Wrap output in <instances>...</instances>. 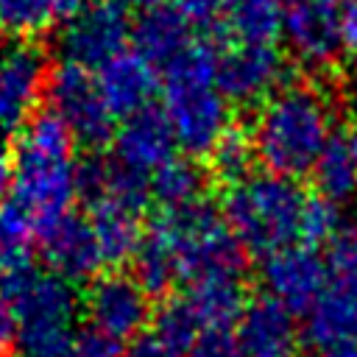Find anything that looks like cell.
<instances>
[{
	"label": "cell",
	"mask_w": 357,
	"mask_h": 357,
	"mask_svg": "<svg viewBox=\"0 0 357 357\" xmlns=\"http://www.w3.org/2000/svg\"><path fill=\"white\" fill-rule=\"evenodd\" d=\"M335 131V106L326 89L310 81H287L268 95L248 128L257 162L276 176L312 173Z\"/></svg>",
	"instance_id": "6da1fadb"
},
{
	"label": "cell",
	"mask_w": 357,
	"mask_h": 357,
	"mask_svg": "<svg viewBox=\"0 0 357 357\" xmlns=\"http://www.w3.org/2000/svg\"><path fill=\"white\" fill-rule=\"evenodd\" d=\"M220 50L209 39H195L173 64L162 70V100L176 145L187 156H209L231 126V103L218 86Z\"/></svg>",
	"instance_id": "7a4b0ae2"
},
{
	"label": "cell",
	"mask_w": 357,
	"mask_h": 357,
	"mask_svg": "<svg viewBox=\"0 0 357 357\" xmlns=\"http://www.w3.org/2000/svg\"><path fill=\"white\" fill-rule=\"evenodd\" d=\"M310 195L296 178L276 173H251L229 184L220 212L240 245L254 257H268L287 245H301V220Z\"/></svg>",
	"instance_id": "3957f363"
},
{
	"label": "cell",
	"mask_w": 357,
	"mask_h": 357,
	"mask_svg": "<svg viewBox=\"0 0 357 357\" xmlns=\"http://www.w3.org/2000/svg\"><path fill=\"white\" fill-rule=\"evenodd\" d=\"M73 148L75 139L70 128L53 112H39L20 134L14 153V198L31 209L39 223L70 212V204L78 198V162H73Z\"/></svg>",
	"instance_id": "277c9868"
},
{
	"label": "cell",
	"mask_w": 357,
	"mask_h": 357,
	"mask_svg": "<svg viewBox=\"0 0 357 357\" xmlns=\"http://www.w3.org/2000/svg\"><path fill=\"white\" fill-rule=\"evenodd\" d=\"M17 357H67L78 337L81 298L53 271L33 273L14 298Z\"/></svg>",
	"instance_id": "5b68a950"
},
{
	"label": "cell",
	"mask_w": 357,
	"mask_h": 357,
	"mask_svg": "<svg viewBox=\"0 0 357 357\" xmlns=\"http://www.w3.org/2000/svg\"><path fill=\"white\" fill-rule=\"evenodd\" d=\"M178 259L181 279L198 282L209 276H243L248 251L240 245L220 206L201 198L184 209L162 212Z\"/></svg>",
	"instance_id": "8992f818"
},
{
	"label": "cell",
	"mask_w": 357,
	"mask_h": 357,
	"mask_svg": "<svg viewBox=\"0 0 357 357\" xmlns=\"http://www.w3.org/2000/svg\"><path fill=\"white\" fill-rule=\"evenodd\" d=\"M50 56L36 39H0V142L17 137L39 114Z\"/></svg>",
	"instance_id": "52a82bcc"
},
{
	"label": "cell",
	"mask_w": 357,
	"mask_h": 357,
	"mask_svg": "<svg viewBox=\"0 0 357 357\" xmlns=\"http://www.w3.org/2000/svg\"><path fill=\"white\" fill-rule=\"evenodd\" d=\"M45 95L50 100V112L70 128L75 145L95 151L114 137L117 120L109 112L92 70L61 61L56 70H50Z\"/></svg>",
	"instance_id": "ba28073f"
},
{
	"label": "cell",
	"mask_w": 357,
	"mask_h": 357,
	"mask_svg": "<svg viewBox=\"0 0 357 357\" xmlns=\"http://www.w3.org/2000/svg\"><path fill=\"white\" fill-rule=\"evenodd\" d=\"M282 39L307 70H332L343 53V0H282Z\"/></svg>",
	"instance_id": "9c48e42d"
},
{
	"label": "cell",
	"mask_w": 357,
	"mask_h": 357,
	"mask_svg": "<svg viewBox=\"0 0 357 357\" xmlns=\"http://www.w3.org/2000/svg\"><path fill=\"white\" fill-rule=\"evenodd\" d=\"M128 11L114 0H92L84 11L67 20L59 33L61 61L78 64L84 70H100L106 61L128 50L131 42Z\"/></svg>",
	"instance_id": "30bf717a"
},
{
	"label": "cell",
	"mask_w": 357,
	"mask_h": 357,
	"mask_svg": "<svg viewBox=\"0 0 357 357\" xmlns=\"http://www.w3.org/2000/svg\"><path fill=\"white\" fill-rule=\"evenodd\" d=\"M81 310L95 332L117 343L139 337L145 324L153 318L151 296L139 287V282L131 273H120V271L95 276L86 284Z\"/></svg>",
	"instance_id": "8fae6325"
},
{
	"label": "cell",
	"mask_w": 357,
	"mask_h": 357,
	"mask_svg": "<svg viewBox=\"0 0 357 357\" xmlns=\"http://www.w3.org/2000/svg\"><path fill=\"white\" fill-rule=\"evenodd\" d=\"M36 240L50 271L73 284L75 282L89 284L95 276H100V268L106 265L89 218L73 209L50 220H42L36 226Z\"/></svg>",
	"instance_id": "7c38bea8"
},
{
	"label": "cell",
	"mask_w": 357,
	"mask_h": 357,
	"mask_svg": "<svg viewBox=\"0 0 357 357\" xmlns=\"http://www.w3.org/2000/svg\"><path fill=\"white\" fill-rule=\"evenodd\" d=\"M259 279L265 293L282 301L293 315L307 312L329 287L326 259L312 245H287L262 257Z\"/></svg>",
	"instance_id": "4fadbf2b"
},
{
	"label": "cell",
	"mask_w": 357,
	"mask_h": 357,
	"mask_svg": "<svg viewBox=\"0 0 357 357\" xmlns=\"http://www.w3.org/2000/svg\"><path fill=\"white\" fill-rule=\"evenodd\" d=\"M284 53L276 45H234L218 56V86L229 103H262L282 86Z\"/></svg>",
	"instance_id": "5bb4252c"
},
{
	"label": "cell",
	"mask_w": 357,
	"mask_h": 357,
	"mask_svg": "<svg viewBox=\"0 0 357 357\" xmlns=\"http://www.w3.org/2000/svg\"><path fill=\"white\" fill-rule=\"evenodd\" d=\"M95 78L114 120H126L151 109L159 92L156 67L137 50H123L120 56L106 61Z\"/></svg>",
	"instance_id": "9a60e30c"
},
{
	"label": "cell",
	"mask_w": 357,
	"mask_h": 357,
	"mask_svg": "<svg viewBox=\"0 0 357 357\" xmlns=\"http://www.w3.org/2000/svg\"><path fill=\"white\" fill-rule=\"evenodd\" d=\"M176 137L165 109H145L134 117H126L114 131V159L151 176L167 159L176 156Z\"/></svg>",
	"instance_id": "2e32d148"
},
{
	"label": "cell",
	"mask_w": 357,
	"mask_h": 357,
	"mask_svg": "<svg viewBox=\"0 0 357 357\" xmlns=\"http://www.w3.org/2000/svg\"><path fill=\"white\" fill-rule=\"evenodd\" d=\"M296 340V318L293 312L276 301L273 296L248 298L240 321H237V343L245 357H273L290 351Z\"/></svg>",
	"instance_id": "e0dca14e"
},
{
	"label": "cell",
	"mask_w": 357,
	"mask_h": 357,
	"mask_svg": "<svg viewBox=\"0 0 357 357\" xmlns=\"http://www.w3.org/2000/svg\"><path fill=\"white\" fill-rule=\"evenodd\" d=\"M131 42L139 56H145L153 67L165 70L195 42L192 20L170 3L142 11L131 25Z\"/></svg>",
	"instance_id": "ac0fdd59"
},
{
	"label": "cell",
	"mask_w": 357,
	"mask_h": 357,
	"mask_svg": "<svg viewBox=\"0 0 357 357\" xmlns=\"http://www.w3.org/2000/svg\"><path fill=\"white\" fill-rule=\"evenodd\" d=\"M301 337L315 351H326L357 337V290L329 284L324 296L304 312Z\"/></svg>",
	"instance_id": "d6986e66"
},
{
	"label": "cell",
	"mask_w": 357,
	"mask_h": 357,
	"mask_svg": "<svg viewBox=\"0 0 357 357\" xmlns=\"http://www.w3.org/2000/svg\"><path fill=\"white\" fill-rule=\"evenodd\" d=\"M131 276L139 282V287L153 298V296H167L173 284L181 279L178 273V259H176V245L170 237V229L162 215H156L145 231L142 240L131 257Z\"/></svg>",
	"instance_id": "ffe728a7"
},
{
	"label": "cell",
	"mask_w": 357,
	"mask_h": 357,
	"mask_svg": "<svg viewBox=\"0 0 357 357\" xmlns=\"http://www.w3.org/2000/svg\"><path fill=\"white\" fill-rule=\"evenodd\" d=\"M184 301L190 304L204 332H229L237 326L248 296L243 276H209L190 282Z\"/></svg>",
	"instance_id": "44dd1931"
},
{
	"label": "cell",
	"mask_w": 357,
	"mask_h": 357,
	"mask_svg": "<svg viewBox=\"0 0 357 357\" xmlns=\"http://www.w3.org/2000/svg\"><path fill=\"white\" fill-rule=\"evenodd\" d=\"M206 178L209 173L192 156H173L151 173V201H156L162 212L184 209L204 198Z\"/></svg>",
	"instance_id": "7402d4cb"
},
{
	"label": "cell",
	"mask_w": 357,
	"mask_h": 357,
	"mask_svg": "<svg viewBox=\"0 0 357 357\" xmlns=\"http://www.w3.org/2000/svg\"><path fill=\"white\" fill-rule=\"evenodd\" d=\"M89 223L95 231V240L100 245L106 265H123L131 262L145 226L139 223V215L114 204H103L98 209H89Z\"/></svg>",
	"instance_id": "603a6c76"
},
{
	"label": "cell",
	"mask_w": 357,
	"mask_h": 357,
	"mask_svg": "<svg viewBox=\"0 0 357 357\" xmlns=\"http://www.w3.org/2000/svg\"><path fill=\"white\" fill-rule=\"evenodd\" d=\"M312 181H315L318 195L329 198L337 206L357 198V165L351 159L343 126H337L332 131L324 153L318 156V162L312 167Z\"/></svg>",
	"instance_id": "cb8c5ba5"
},
{
	"label": "cell",
	"mask_w": 357,
	"mask_h": 357,
	"mask_svg": "<svg viewBox=\"0 0 357 357\" xmlns=\"http://www.w3.org/2000/svg\"><path fill=\"white\" fill-rule=\"evenodd\" d=\"M223 31L240 45H273L282 36V0H234Z\"/></svg>",
	"instance_id": "d4e9b609"
},
{
	"label": "cell",
	"mask_w": 357,
	"mask_h": 357,
	"mask_svg": "<svg viewBox=\"0 0 357 357\" xmlns=\"http://www.w3.org/2000/svg\"><path fill=\"white\" fill-rule=\"evenodd\" d=\"M151 337L170 354V357H187L195 343L201 340L204 329L198 318L192 315L190 304L184 298H167L151 318Z\"/></svg>",
	"instance_id": "484cf974"
},
{
	"label": "cell",
	"mask_w": 357,
	"mask_h": 357,
	"mask_svg": "<svg viewBox=\"0 0 357 357\" xmlns=\"http://www.w3.org/2000/svg\"><path fill=\"white\" fill-rule=\"evenodd\" d=\"M206 159H209V176L212 178L223 181L226 187L243 181L245 176H251V165L257 162L251 134L240 126H229Z\"/></svg>",
	"instance_id": "4316f807"
},
{
	"label": "cell",
	"mask_w": 357,
	"mask_h": 357,
	"mask_svg": "<svg viewBox=\"0 0 357 357\" xmlns=\"http://www.w3.org/2000/svg\"><path fill=\"white\" fill-rule=\"evenodd\" d=\"M53 0H0V33L8 39H33L53 25Z\"/></svg>",
	"instance_id": "83f0119b"
},
{
	"label": "cell",
	"mask_w": 357,
	"mask_h": 357,
	"mask_svg": "<svg viewBox=\"0 0 357 357\" xmlns=\"http://www.w3.org/2000/svg\"><path fill=\"white\" fill-rule=\"evenodd\" d=\"M324 259H326V271H329V284L357 290V229L343 226L326 243Z\"/></svg>",
	"instance_id": "f1b7e54d"
},
{
	"label": "cell",
	"mask_w": 357,
	"mask_h": 357,
	"mask_svg": "<svg viewBox=\"0 0 357 357\" xmlns=\"http://www.w3.org/2000/svg\"><path fill=\"white\" fill-rule=\"evenodd\" d=\"M343 229L340 206L324 195H310L304 220H301V245H321L329 243Z\"/></svg>",
	"instance_id": "f546056e"
},
{
	"label": "cell",
	"mask_w": 357,
	"mask_h": 357,
	"mask_svg": "<svg viewBox=\"0 0 357 357\" xmlns=\"http://www.w3.org/2000/svg\"><path fill=\"white\" fill-rule=\"evenodd\" d=\"M33 251L31 245H14L0 240V296L17 298V293L33 276Z\"/></svg>",
	"instance_id": "4dcf8cb0"
},
{
	"label": "cell",
	"mask_w": 357,
	"mask_h": 357,
	"mask_svg": "<svg viewBox=\"0 0 357 357\" xmlns=\"http://www.w3.org/2000/svg\"><path fill=\"white\" fill-rule=\"evenodd\" d=\"M187 357H245V351L231 332H204Z\"/></svg>",
	"instance_id": "1f68e13d"
},
{
	"label": "cell",
	"mask_w": 357,
	"mask_h": 357,
	"mask_svg": "<svg viewBox=\"0 0 357 357\" xmlns=\"http://www.w3.org/2000/svg\"><path fill=\"white\" fill-rule=\"evenodd\" d=\"M67 357H123L120 351V343L89 329V332H81L73 343V349L67 351Z\"/></svg>",
	"instance_id": "d6a6232c"
},
{
	"label": "cell",
	"mask_w": 357,
	"mask_h": 357,
	"mask_svg": "<svg viewBox=\"0 0 357 357\" xmlns=\"http://www.w3.org/2000/svg\"><path fill=\"white\" fill-rule=\"evenodd\" d=\"M231 3H234V0H178V8H181L192 22L218 28L220 20H226Z\"/></svg>",
	"instance_id": "836d02e7"
},
{
	"label": "cell",
	"mask_w": 357,
	"mask_h": 357,
	"mask_svg": "<svg viewBox=\"0 0 357 357\" xmlns=\"http://www.w3.org/2000/svg\"><path fill=\"white\" fill-rule=\"evenodd\" d=\"M17 340V312L14 301L0 296V354H6Z\"/></svg>",
	"instance_id": "e575fe53"
},
{
	"label": "cell",
	"mask_w": 357,
	"mask_h": 357,
	"mask_svg": "<svg viewBox=\"0 0 357 357\" xmlns=\"http://www.w3.org/2000/svg\"><path fill=\"white\" fill-rule=\"evenodd\" d=\"M14 190V153L6 148V142H0V206L8 201Z\"/></svg>",
	"instance_id": "d590c367"
},
{
	"label": "cell",
	"mask_w": 357,
	"mask_h": 357,
	"mask_svg": "<svg viewBox=\"0 0 357 357\" xmlns=\"http://www.w3.org/2000/svg\"><path fill=\"white\" fill-rule=\"evenodd\" d=\"M343 47L357 53V0H343Z\"/></svg>",
	"instance_id": "8d00e7d4"
},
{
	"label": "cell",
	"mask_w": 357,
	"mask_h": 357,
	"mask_svg": "<svg viewBox=\"0 0 357 357\" xmlns=\"http://www.w3.org/2000/svg\"><path fill=\"white\" fill-rule=\"evenodd\" d=\"M123 357H170V354L148 335V337H137V340L131 343V349H128Z\"/></svg>",
	"instance_id": "74e56055"
},
{
	"label": "cell",
	"mask_w": 357,
	"mask_h": 357,
	"mask_svg": "<svg viewBox=\"0 0 357 357\" xmlns=\"http://www.w3.org/2000/svg\"><path fill=\"white\" fill-rule=\"evenodd\" d=\"M92 0H53V8H56V17L59 20H70L75 17L78 11H84Z\"/></svg>",
	"instance_id": "f35d334b"
},
{
	"label": "cell",
	"mask_w": 357,
	"mask_h": 357,
	"mask_svg": "<svg viewBox=\"0 0 357 357\" xmlns=\"http://www.w3.org/2000/svg\"><path fill=\"white\" fill-rule=\"evenodd\" d=\"M318 357H357V337L343 340V343H337L326 351H318Z\"/></svg>",
	"instance_id": "ab89813d"
},
{
	"label": "cell",
	"mask_w": 357,
	"mask_h": 357,
	"mask_svg": "<svg viewBox=\"0 0 357 357\" xmlns=\"http://www.w3.org/2000/svg\"><path fill=\"white\" fill-rule=\"evenodd\" d=\"M114 3H120L126 11L128 8H137L139 14L142 11H151V8H159V6H167V0H114Z\"/></svg>",
	"instance_id": "60d3db41"
},
{
	"label": "cell",
	"mask_w": 357,
	"mask_h": 357,
	"mask_svg": "<svg viewBox=\"0 0 357 357\" xmlns=\"http://www.w3.org/2000/svg\"><path fill=\"white\" fill-rule=\"evenodd\" d=\"M343 128H346V139H349L351 159H354V165H357V120H354V123H349V126H343Z\"/></svg>",
	"instance_id": "b9f144b4"
},
{
	"label": "cell",
	"mask_w": 357,
	"mask_h": 357,
	"mask_svg": "<svg viewBox=\"0 0 357 357\" xmlns=\"http://www.w3.org/2000/svg\"><path fill=\"white\" fill-rule=\"evenodd\" d=\"M273 357H296L293 351H284V354H273Z\"/></svg>",
	"instance_id": "7bdbcfd3"
}]
</instances>
